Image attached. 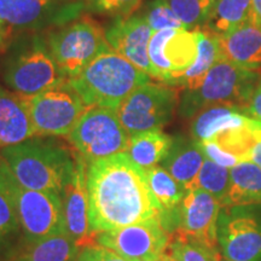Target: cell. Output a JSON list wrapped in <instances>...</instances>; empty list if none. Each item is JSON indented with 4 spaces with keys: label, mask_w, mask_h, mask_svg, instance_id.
<instances>
[{
    "label": "cell",
    "mask_w": 261,
    "mask_h": 261,
    "mask_svg": "<svg viewBox=\"0 0 261 261\" xmlns=\"http://www.w3.org/2000/svg\"><path fill=\"white\" fill-rule=\"evenodd\" d=\"M90 2L96 11L117 16V17L130 16L142 4V0H90Z\"/></svg>",
    "instance_id": "obj_33"
},
{
    "label": "cell",
    "mask_w": 261,
    "mask_h": 261,
    "mask_svg": "<svg viewBox=\"0 0 261 261\" xmlns=\"http://www.w3.org/2000/svg\"><path fill=\"white\" fill-rule=\"evenodd\" d=\"M218 244L231 261H261V219L250 212L225 208L218 223Z\"/></svg>",
    "instance_id": "obj_14"
},
{
    "label": "cell",
    "mask_w": 261,
    "mask_h": 261,
    "mask_svg": "<svg viewBox=\"0 0 261 261\" xmlns=\"http://www.w3.org/2000/svg\"><path fill=\"white\" fill-rule=\"evenodd\" d=\"M77 259L81 261H130L109 248L99 246V244L97 246L91 244V246L85 247Z\"/></svg>",
    "instance_id": "obj_35"
},
{
    "label": "cell",
    "mask_w": 261,
    "mask_h": 261,
    "mask_svg": "<svg viewBox=\"0 0 261 261\" xmlns=\"http://www.w3.org/2000/svg\"><path fill=\"white\" fill-rule=\"evenodd\" d=\"M169 255L174 261H220L218 249H212L204 244L174 236L169 242Z\"/></svg>",
    "instance_id": "obj_31"
},
{
    "label": "cell",
    "mask_w": 261,
    "mask_h": 261,
    "mask_svg": "<svg viewBox=\"0 0 261 261\" xmlns=\"http://www.w3.org/2000/svg\"><path fill=\"white\" fill-rule=\"evenodd\" d=\"M76 261H81V260L80 259H76Z\"/></svg>",
    "instance_id": "obj_42"
},
{
    "label": "cell",
    "mask_w": 261,
    "mask_h": 261,
    "mask_svg": "<svg viewBox=\"0 0 261 261\" xmlns=\"http://www.w3.org/2000/svg\"><path fill=\"white\" fill-rule=\"evenodd\" d=\"M173 138L161 129L148 130L129 137L127 155L143 169L155 167L162 163L171 149Z\"/></svg>",
    "instance_id": "obj_25"
},
{
    "label": "cell",
    "mask_w": 261,
    "mask_h": 261,
    "mask_svg": "<svg viewBox=\"0 0 261 261\" xmlns=\"http://www.w3.org/2000/svg\"><path fill=\"white\" fill-rule=\"evenodd\" d=\"M67 79L48 48L39 42L19 55L4 75L10 89L23 97L35 96Z\"/></svg>",
    "instance_id": "obj_12"
},
{
    "label": "cell",
    "mask_w": 261,
    "mask_h": 261,
    "mask_svg": "<svg viewBox=\"0 0 261 261\" xmlns=\"http://www.w3.org/2000/svg\"><path fill=\"white\" fill-rule=\"evenodd\" d=\"M248 161L255 163L257 167L261 168V126L257 129V138L255 144L253 145L252 150L249 152V159Z\"/></svg>",
    "instance_id": "obj_37"
},
{
    "label": "cell",
    "mask_w": 261,
    "mask_h": 261,
    "mask_svg": "<svg viewBox=\"0 0 261 261\" xmlns=\"http://www.w3.org/2000/svg\"><path fill=\"white\" fill-rule=\"evenodd\" d=\"M47 48L68 79L76 76L100 54L110 50L104 29L91 18H80L52 32Z\"/></svg>",
    "instance_id": "obj_5"
},
{
    "label": "cell",
    "mask_w": 261,
    "mask_h": 261,
    "mask_svg": "<svg viewBox=\"0 0 261 261\" xmlns=\"http://www.w3.org/2000/svg\"><path fill=\"white\" fill-rule=\"evenodd\" d=\"M97 244L107 247L130 261L158 256L166 253L169 246V233L160 217L142 223L97 233Z\"/></svg>",
    "instance_id": "obj_13"
},
{
    "label": "cell",
    "mask_w": 261,
    "mask_h": 261,
    "mask_svg": "<svg viewBox=\"0 0 261 261\" xmlns=\"http://www.w3.org/2000/svg\"><path fill=\"white\" fill-rule=\"evenodd\" d=\"M68 80L87 107L117 110L137 87L149 83L150 76L110 48Z\"/></svg>",
    "instance_id": "obj_3"
},
{
    "label": "cell",
    "mask_w": 261,
    "mask_h": 261,
    "mask_svg": "<svg viewBox=\"0 0 261 261\" xmlns=\"http://www.w3.org/2000/svg\"><path fill=\"white\" fill-rule=\"evenodd\" d=\"M200 144L202 146V150H203L205 158L210 159L211 161L215 162L217 165H220L226 168H232L238 162H241L240 160L234 158L233 155L224 151L214 140H203V142H200Z\"/></svg>",
    "instance_id": "obj_34"
},
{
    "label": "cell",
    "mask_w": 261,
    "mask_h": 261,
    "mask_svg": "<svg viewBox=\"0 0 261 261\" xmlns=\"http://www.w3.org/2000/svg\"><path fill=\"white\" fill-rule=\"evenodd\" d=\"M23 238L16 202L5 174V162L0 158V261Z\"/></svg>",
    "instance_id": "obj_24"
},
{
    "label": "cell",
    "mask_w": 261,
    "mask_h": 261,
    "mask_svg": "<svg viewBox=\"0 0 261 261\" xmlns=\"http://www.w3.org/2000/svg\"><path fill=\"white\" fill-rule=\"evenodd\" d=\"M135 261H174L172 259V256L167 253H162L158 256H151V257H145V259L135 260Z\"/></svg>",
    "instance_id": "obj_40"
},
{
    "label": "cell",
    "mask_w": 261,
    "mask_h": 261,
    "mask_svg": "<svg viewBox=\"0 0 261 261\" xmlns=\"http://www.w3.org/2000/svg\"><path fill=\"white\" fill-rule=\"evenodd\" d=\"M67 137L86 162L125 152L129 140L116 110L98 106L87 107Z\"/></svg>",
    "instance_id": "obj_6"
},
{
    "label": "cell",
    "mask_w": 261,
    "mask_h": 261,
    "mask_svg": "<svg viewBox=\"0 0 261 261\" xmlns=\"http://www.w3.org/2000/svg\"><path fill=\"white\" fill-rule=\"evenodd\" d=\"M252 9H253L252 17L261 25V0H252Z\"/></svg>",
    "instance_id": "obj_39"
},
{
    "label": "cell",
    "mask_w": 261,
    "mask_h": 261,
    "mask_svg": "<svg viewBox=\"0 0 261 261\" xmlns=\"http://www.w3.org/2000/svg\"><path fill=\"white\" fill-rule=\"evenodd\" d=\"M230 188V168L223 167L205 158L203 165L196 175L190 189H201L208 194L213 195L223 205Z\"/></svg>",
    "instance_id": "obj_29"
},
{
    "label": "cell",
    "mask_w": 261,
    "mask_h": 261,
    "mask_svg": "<svg viewBox=\"0 0 261 261\" xmlns=\"http://www.w3.org/2000/svg\"><path fill=\"white\" fill-rule=\"evenodd\" d=\"M252 0H215L205 29L223 35L252 18Z\"/></svg>",
    "instance_id": "obj_28"
},
{
    "label": "cell",
    "mask_w": 261,
    "mask_h": 261,
    "mask_svg": "<svg viewBox=\"0 0 261 261\" xmlns=\"http://www.w3.org/2000/svg\"><path fill=\"white\" fill-rule=\"evenodd\" d=\"M79 247L67 232L16 246L2 261H76Z\"/></svg>",
    "instance_id": "obj_20"
},
{
    "label": "cell",
    "mask_w": 261,
    "mask_h": 261,
    "mask_svg": "<svg viewBox=\"0 0 261 261\" xmlns=\"http://www.w3.org/2000/svg\"><path fill=\"white\" fill-rule=\"evenodd\" d=\"M25 103L37 135L42 136H68L87 109L68 79L25 97Z\"/></svg>",
    "instance_id": "obj_9"
},
{
    "label": "cell",
    "mask_w": 261,
    "mask_h": 261,
    "mask_svg": "<svg viewBox=\"0 0 261 261\" xmlns=\"http://www.w3.org/2000/svg\"><path fill=\"white\" fill-rule=\"evenodd\" d=\"M243 112L246 115L261 122V77L254 86L252 93L243 108Z\"/></svg>",
    "instance_id": "obj_36"
},
{
    "label": "cell",
    "mask_w": 261,
    "mask_h": 261,
    "mask_svg": "<svg viewBox=\"0 0 261 261\" xmlns=\"http://www.w3.org/2000/svg\"><path fill=\"white\" fill-rule=\"evenodd\" d=\"M10 28L11 27L8 23L0 19V48L4 47L6 41L9 40L10 34H11V29Z\"/></svg>",
    "instance_id": "obj_38"
},
{
    "label": "cell",
    "mask_w": 261,
    "mask_h": 261,
    "mask_svg": "<svg viewBox=\"0 0 261 261\" xmlns=\"http://www.w3.org/2000/svg\"><path fill=\"white\" fill-rule=\"evenodd\" d=\"M204 160L205 155L200 142L194 138L177 137L173 138L168 155L162 161V167L188 190L200 172Z\"/></svg>",
    "instance_id": "obj_22"
},
{
    "label": "cell",
    "mask_w": 261,
    "mask_h": 261,
    "mask_svg": "<svg viewBox=\"0 0 261 261\" xmlns=\"http://www.w3.org/2000/svg\"><path fill=\"white\" fill-rule=\"evenodd\" d=\"M89 218L92 233L142 223L160 217L145 169L127 152L87 162Z\"/></svg>",
    "instance_id": "obj_1"
},
{
    "label": "cell",
    "mask_w": 261,
    "mask_h": 261,
    "mask_svg": "<svg viewBox=\"0 0 261 261\" xmlns=\"http://www.w3.org/2000/svg\"><path fill=\"white\" fill-rule=\"evenodd\" d=\"M35 135L25 97L0 89V149L23 143Z\"/></svg>",
    "instance_id": "obj_19"
},
{
    "label": "cell",
    "mask_w": 261,
    "mask_h": 261,
    "mask_svg": "<svg viewBox=\"0 0 261 261\" xmlns=\"http://www.w3.org/2000/svg\"><path fill=\"white\" fill-rule=\"evenodd\" d=\"M185 29L207 24L213 11L215 0H166Z\"/></svg>",
    "instance_id": "obj_30"
},
{
    "label": "cell",
    "mask_w": 261,
    "mask_h": 261,
    "mask_svg": "<svg viewBox=\"0 0 261 261\" xmlns=\"http://www.w3.org/2000/svg\"><path fill=\"white\" fill-rule=\"evenodd\" d=\"M145 173L150 191L161 211L160 214L174 211L187 195V188L175 180L162 166L145 169Z\"/></svg>",
    "instance_id": "obj_27"
},
{
    "label": "cell",
    "mask_w": 261,
    "mask_h": 261,
    "mask_svg": "<svg viewBox=\"0 0 261 261\" xmlns=\"http://www.w3.org/2000/svg\"><path fill=\"white\" fill-rule=\"evenodd\" d=\"M87 162L83 156H76L74 175L62 194L65 232L80 246H91L92 231L89 218V194H87Z\"/></svg>",
    "instance_id": "obj_17"
},
{
    "label": "cell",
    "mask_w": 261,
    "mask_h": 261,
    "mask_svg": "<svg viewBox=\"0 0 261 261\" xmlns=\"http://www.w3.org/2000/svg\"><path fill=\"white\" fill-rule=\"evenodd\" d=\"M151 77L167 85H179L181 76L197 57V31L163 29L149 41Z\"/></svg>",
    "instance_id": "obj_11"
},
{
    "label": "cell",
    "mask_w": 261,
    "mask_h": 261,
    "mask_svg": "<svg viewBox=\"0 0 261 261\" xmlns=\"http://www.w3.org/2000/svg\"><path fill=\"white\" fill-rule=\"evenodd\" d=\"M178 103L177 91L166 85L145 83L133 91L116 110L129 137L161 129L171 121Z\"/></svg>",
    "instance_id": "obj_10"
},
{
    "label": "cell",
    "mask_w": 261,
    "mask_h": 261,
    "mask_svg": "<svg viewBox=\"0 0 261 261\" xmlns=\"http://www.w3.org/2000/svg\"><path fill=\"white\" fill-rule=\"evenodd\" d=\"M143 16L152 32L163 31V29H185L180 19L173 12L166 0H154L150 3Z\"/></svg>",
    "instance_id": "obj_32"
},
{
    "label": "cell",
    "mask_w": 261,
    "mask_h": 261,
    "mask_svg": "<svg viewBox=\"0 0 261 261\" xmlns=\"http://www.w3.org/2000/svg\"><path fill=\"white\" fill-rule=\"evenodd\" d=\"M221 58L219 35L207 29H197V57L187 73L182 75L179 85H181L185 91L198 89L211 68Z\"/></svg>",
    "instance_id": "obj_26"
},
{
    "label": "cell",
    "mask_w": 261,
    "mask_h": 261,
    "mask_svg": "<svg viewBox=\"0 0 261 261\" xmlns=\"http://www.w3.org/2000/svg\"><path fill=\"white\" fill-rule=\"evenodd\" d=\"M0 158L22 187L63 194L76 168V156L52 142L25 140L0 149Z\"/></svg>",
    "instance_id": "obj_2"
},
{
    "label": "cell",
    "mask_w": 261,
    "mask_h": 261,
    "mask_svg": "<svg viewBox=\"0 0 261 261\" xmlns=\"http://www.w3.org/2000/svg\"><path fill=\"white\" fill-rule=\"evenodd\" d=\"M240 107L232 104H217L202 109L192 117L191 136L197 142L212 139L230 128L242 127L252 121Z\"/></svg>",
    "instance_id": "obj_21"
},
{
    "label": "cell",
    "mask_w": 261,
    "mask_h": 261,
    "mask_svg": "<svg viewBox=\"0 0 261 261\" xmlns=\"http://www.w3.org/2000/svg\"><path fill=\"white\" fill-rule=\"evenodd\" d=\"M261 204V168L252 161L238 162L230 168V188L223 208Z\"/></svg>",
    "instance_id": "obj_23"
},
{
    "label": "cell",
    "mask_w": 261,
    "mask_h": 261,
    "mask_svg": "<svg viewBox=\"0 0 261 261\" xmlns=\"http://www.w3.org/2000/svg\"><path fill=\"white\" fill-rule=\"evenodd\" d=\"M81 5H60L57 0H0V19L10 27L38 28L67 22L79 14Z\"/></svg>",
    "instance_id": "obj_16"
},
{
    "label": "cell",
    "mask_w": 261,
    "mask_h": 261,
    "mask_svg": "<svg viewBox=\"0 0 261 261\" xmlns=\"http://www.w3.org/2000/svg\"><path fill=\"white\" fill-rule=\"evenodd\" d=\"M5 174L17 207L23 240L33 242L65 232L61 195L22 187L10 172L6 163Z\"/></svg>",
    "instance_id": "obj_7"
},
{
    "label": "cell",
    "mask_w": 261,
    "mask_h": 261,
    "mask_svg": "<svg viewBox=\"0 0 261 261\" xmlns=\"http://www.w3.org/2000/svg\"><path fill=\"white\" fill-rule=\"evenodd\" d=\"M223 210L219 200L201 189H190L180 204L169 213L160 214L167 232L204 244L212 249L218 246V223Z\"/></svg>",
    "instance_id": "obj_8"
},
{
    "label": "cell",
    "mask_w": 261,
    "mask_h": 261,
    "mask_svg": "<svg viewBox=\"0 0 261 261\" xmlns=\"http://www.w3.org/2000/svg\"><path fill=\"white\" fill-rule=\"evenodd\" d=\"M219 41L225 60L250 70L261 67V25L253 17L219 35Z\"/></svg>",
    "instance_id": "obj_18"
},
{
    "label": "cell",
    "mask_w": 261,
    "mask_h": 261,
    "mask_svg": "<svg viewBox=\"0 0 261 261\" xmlns=\"http://www.w3.org/2000/svg\"><path fill=\"white\" fill-rule=\"evenodd\" d=\"M220 261H231V260H227V259H225V257H221Z\"/></svg>",
    "instance_id": "obj_41"
},
{
    "label": "cell",
    "mask_w": 261,
    "mask_h": 261,
    "mask_svg": "<svg viewBox=\"0 0 261 261\" xmlns=\"http://www.w3.org/2000/svg\"><path fill=\"white\" fill-rule=\"evenodd\" d=\"M260 75L221 58L205 75L203 83L194 91H185L179 104L182 117H194L204 108L232 104L243 110Z\"/></svg>",
    "instance_id": "obj_4"
},
{
    "label": "cell",
    "mask_w": 261,
    "mask_h": 261,
    "mask_svg": "<svg viewBox=\"0 0 261 261\" xmlns=\"http://www.w3.org/2000/svg\"><path fill=\"white\" fill-rule=\"evenodd\" d=\"M152 34L154 32L149 27L144 16L140 15L119 17L106 32L108 44L112 50L149 76L152 75V68L148 47Z\"/></svg>",
    "instance_id": "obj_15"
}]
</instances>
